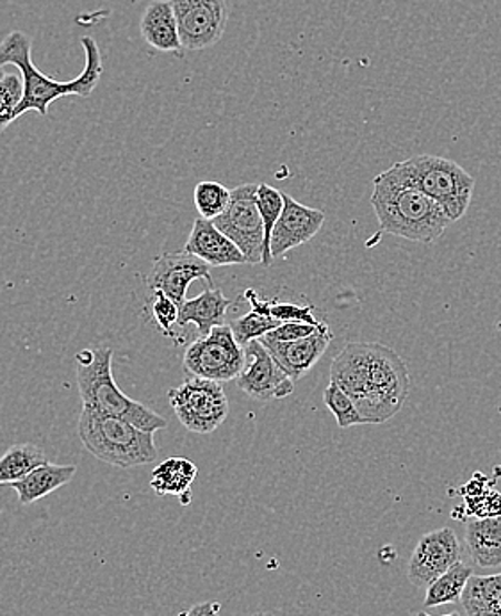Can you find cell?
I'll list each match as a JSON object with an SVG mask.
<instances>
[{"mask_svg": "<svg viewBox=\"0 0 501 616\" xmlns=\"http://www.w3.org/2000/svg\"><path fill=\"white\" fill-rule=\"evenodd\" d=\"M330 380L347 392L367 424L388 423L411 388L402 356L379 342H348L330 365Z\"/></svg>", "mask_w": 501, "mask_h": 616, "instance_id": "obj_1", "label": "cell"}, {"mask_svg": "<svg viewBox=\"0 0 501 616\" xmlns=\"http://www.w3.org/2000/svg\"><path fill=\"white\" fill-rule=\"evenodd\" d=\"M81 46L87 52V64L81 75L72 81H56L43 75L32 63L31 38L22 31H13L0 43V64H14L19 68L23 79V99L17 109V118L29 111H37L40 117H47L54 100L63 97H90L99 85L100 77L104 73L102 55L99 46L91 37L81 38Z\"/></svg>", "mask_w": 501, "mask_h": 616, "instance_id": "obj_2", "label": "cell"}, {"mask_svg": "<svg viewBox=\"0 0 501 616\" xmlns=\"http://www.w3.org/2000/svg\"><path fill=\"white\" fill-rule=\"evenodd\" d=\"M371 205L380 229L414 243H434L453 223L438 202L407 184L393 168L375 176Z\"/></svg>", "mask_w": 501, "mask_h": 616, "instance_id": "obj_3", "label": "cell"}, {"mask_svg": "<svg viewBox=\"0 0 501 616\" xmlns=\"http://www.w3.org/2000/svg\"><path fill=\"white\" fill-rule=\"evenodd\" d=\"M78 387L82 408L97 414L123 418L138 430L156 433L167 427V418L126 396L113 376V351L109 347H87L76 355Z\"/></svg>", "mask_w": 501, "mask_h": 616, "instance_id": "obj_4", "label": "cell"}, {"mask_svg": "<svg viewBox=\"0 0 501 616\" xmlns=\"http://www.w3.org/2000/svg\"><path fill=\"white\" fill-rule=\"evenodd\" d=\"M78 430L82 446L104 464L131 468L158 460L154 433L138 430L123 418L82 408Z\"/></svg>", "mask_w": 501, "mask_h": 616, "instance_id": "obj_5", "label": "cell"}, {"mask_svg": "<svg viewBox=\"0 0 501 616\" xmlns=\"http://www.w3.org/2000/svg\"><path fill=\"white\" fill-rule=\"evenodd\" d=\"M391 168L407 184L438 202L453 223L470 209L474 179L452 159L421 153Z\"/></svg>", "mask_w": 501, "mask_h": 616, "instance_id": "obj_6", "label": "cell"}, {"mask_svg": "<svg viewBox=\"0 0 501 616\" xmlns=\"http://www.w3.org/2000/svg\"><path fill=\"white\" fill-rule=\"evenodd\" d=\"M247 365V353L236 341L231 324L212 329L206 337H199L186 347L184 371L194 378L211 382L238 380Z\"/></svg>", "mask_w": 501, "mask_h": 616, "instance_id": "obj_7", "label": "cell"}, {"mask_svg": "<svg viewBox=\"0 0 501 616\" xmlns=\"http://www.w3.org/2000/svg\"><path fill=\"white\" fill-rule=\"evenodd\" d=\"M168 400L186 430L199 435L217 432L229 415V400L222 383L186 378L179 387L168 391Z\"/></svg>", "mask_w": 501, "mask_h": 616, "instance_id": "obj_8", "label": "cell"}, {"mask_svg": "<svg viewBox=\"0 0 501 616\" xmlns=\"http://www.w3.org/2000/svg\"><path fill=\"white\" fill-rule=\"evenodd\" d=\"M259 184L238 185L231 191V202L222 216L214 220L220 232L240 248L247 264H262L264 225L258 205Z\"/></svg>", "mask_w": 501, "mask_h": 616, "instance_id": "obj_9", "label": "cell"}, {"mask_svg": "<svg viewBox=\"0 0 501 616\" xmlns=\"http://www.w3.org/2000/svg\"><path fill=\"white\" fill-rule=\"evenodd\" d=\"M182 49L206 50L222 40L229 22L226 0H172Z\"/></svg>", "mask_w": 501, "mask_h": 616, "instance_id": "obj_10", "label": "cell"}, {"mask_svg": "<svg viewBox=\"0 0 501 616\" xmlns=\"http://www.w3.org/2000/svg\"><path fill=\"white\" fill-rule=\"evenodd\" d=\"M462 547L452 527L421 536L412 553L407 577L415 588H429L439 576L461 562Z\"/></svg>", "mask_w": 501, "mask_h": 616, "instance_id": "obj_11", "label": "cell"}, {"mask_svg": "<svg viewBox=\"0 0 501 616\" xmlns=\"http://www.w3.org/2000/svg\"><path fill=\"white\" fill-rule=\"evenodd\" d=\"M247 365L236 380L238 387L255 401L284 400L294 392V382L285 373L270 351L261 342L252 341L244 346Z\"/></svg>", "mask_w": 501, "mask_h": 616, "instance_id": "obj_12", "label": "cell"}, {"mask_svg": "<svg viewBox=\"0 0 501 616\" xmlns=\"http://www.w3.org/2000/svg\"><path fill=\"white\" fill-rule=\"evenodd\" d=\"M209 264L200 261L199 256L188 252L164 253L154 262L150 275L147 276V285L152 291H161L168 297H172L177 305L186 302V293L194 280H206L212 284Z\"/></svg>", "mask_w": 501, "mask_h": 616, "instance_id": "obj_13", "label": "cell"}, {"mask_svg": "<svg viewBox=\"0 0 501 616\" xmlns=\"http://www.w3.org/2000/svg\"><path fill=\"white\" fill-rule=\"evenodd\" d=\"M332 339L334 335L330 332L329 324L320 323L317 332L299 341H275L264 335L259 342L270 351L277 364L290 374V378L299 382L303 374L309 373L321 356L325 355Z\"/></svg>", "mask_w": 501, "mask_h": 616, "instance_id": "obj_14", "label": "cell"}, {"mask_svg": "<svg viewBox=\"0 0 501 616\" xmlns=\"http://www.w3.org/2000/svg\"><path fill=\"white\" fill-rule=\"evenodd\" d=\"M282 196L284 209L271 235L270 250L273 259L284 255L300 244L309 243L325 223V214L320 209L305 208L291 194L282 193Z\"/></svg>", "mask_w": 501, "mask_h": 616, "instance_id": "obj_15", "label": "cell"}, {"mask_svg": "<svg viewBox=\"0 0 501 616\" xmlns=\"http://www.w3.org/2000/svg\"><path fill=\"white\" fill-rule=\"evenodd\" d=\"M184 252L199 256L200 261L211 267L247 264L240 248L217 229L214 221L200 216L194 220L190 238L186 241Z\"/></svg>", "mask_w": 501, "mask_h": 616, "instance_id": "obj_16", "label": "cell"}, {"mask_svg": "<svg viewBox=\"0 0 501 616\" xmlns=\"http://www.w3.org/2000/svg\"><path fill=\"white\" fill-rule=\"evenodd\" d=\"M141 37L152 49L159 52H179L182 50L179 26L172 0H154L141 14Z\"/></svg>", "mask_w": 501, "mask_h": 616, "instance_id": "obj_17", "label": "cell"}, {"mask_svg": "<svg viewBox=\"0 0 501 616\" xmlns=\"http://www.w3.org/2000/svg\"><path fill=\"white\" fill-rule=\"evenodd\" d=\"M232 305L231 300L226 297L222 289L212 287L206 289L200 296L193 300H186L179 309V326H188L194 324L199 330L200 337H206L211 333L212 329L222 326L226 323L227 311Z\"/></svg>", "mask_w": 501, "mask_h": 616, "instance_id": "obj_18", "label": "cell"}, {"mask_svg": "<svg viewBox=\"0 0 501 616\" xmlns=\"http://www.w3.org/2000/svg\"><path fill=\"white\" fill-rule=\"evenodd\" d=\"M465 545L471 559L480 568L501 565V515L500 517L471 518L465 524Z\"/></svg>", "mask_w": 501, "mask_h": 616, "instance_id": "obj_19", "label": "cell"}, {"mask_svg": "<svg viewBox=\"0 0 501 616\" xmlns=\"http://www.w3.org/2000/svg\"><path fill=\"white\" fill-rule=\"evenodd\" d=\"M76 473H78L76 465H54L49 462V464L34 468L29 476L11 486L19 494L20 504L28 506L72 482Z\"/></svg>", "mask_w": 501, "mask_h": 616, "instance_id": "obj_20", "label": "cell"}, {"mask_svg": "<svg viewBox=\"0 0 501 616\" xmlns=\"http://www.w3.org/2000/svg\"><path fill=\"white\" fill-rule=\"evenodd\" d=\"M199 468L186 458H168L152 471L150 486L158 495H177L182 504H190L191 485Z\"/></svg>", "mask_w": 501, "mask_h": 616, "instance_id": "obj_21", "label": "cell"}, {"mask_svg": "<svg viewBox=\"0 0 501 616\" xmlns=\"http://www.w3.org/2000/svg\"><path fill=\"white\" fill-rule=\"evenodd\" d=\"M461 603L468 616H501V574L471 577Z\"/></svg>", "mask_w": 501, "mask_h": 616, "instance_id": "obj_22", "label": "cell"}, {"mask_svg": "<svg viewBox=\"0 0 501 616\" xmlns=\"http://www.w3.org/2000/svg\"><path fill=\"white\" fill-rule=\"evenodd\" d=\"M46 464H49V460L37 444H14L0 458V485H13L29 476L34 468Z\"/></svg>", "mask_w": 501, "mask_h": 616, "instance_id": "obj_23", "label": "cell"}, {"mask_svg": "<svg viewBox=\"0 0 501 616\" xmlns=\"http://www.w3.org/2000/svg\"><path fill=\"white\" fill-rule=\"evenodd\" d=\"M473 577V567L459 562L450 570L439 576L424 594V607H438L443 604L459 603L464 594L465 586Z\"/></svg>", "mask_w": 501, "mask_h": 616, "instance_id": "obj_24", "label": "cell"}, {"mask_svg": "<svg viewBox=\"0 0 501 616\" xmlns=\"http://www.w3.org/2000/svg\"><path fill=\"white\" fill-rule=\"evenodd\" d=\"M258 205L261 212L262 225H264V248H262V266L270 267L273 264L271 256V235L275 230L282 209H284V196L282 191L275 190L268 184H259Z\"/></svg>", "mask_w": 501, "mask_h": 616, "instance_id": "obj_25", "label": "cell"}, {"mask_svg": "<svg viewBox=\"0 0 501 616\" xmlns=\"http://www.w3.org/2000/svg\"><path fill=\"white\" fill-rule=\"evenodd\" d=\"M194 208L199 211L200 218L214 221L222 216L231 202V191L226 185L217 181H202L194 188Z\"/></svg>", "mask_w": 501, "mask_h": 616, "instance_id": "obj_26", "label": "cell"}, {"mask_svg": "<svg viewBox=\"0 0 501 616\" xmlns=\"http://www.w3.org/2000/svg\"><path fill=\"white\" fill-rule=\"evenodd\" d=\"M323 403L330 410V414L334 415L338 421V426L341 430L347 427L361 426L367 424V421L359 414L355 403L350 400L347 392L339 387L338 383L330 380L329 387L323 392Z\"/></svg>", "mask_w": 501, "mask_h": 616, "instance_id": "obj_27", "label": "cell"}, {"mask_svg": "<svg viewBox=\"0 0 501 616\" xmlns=\"http://www.w3.org/2000/svg\"><path fill=\"white\" fill-rule=\"evenodd\" d=\"M279 321L273 320L270 315H262L259 312L250 311L249 314L241 315L238 320L232 321L231 329L234 333L236 341L241 346H247L249 342L259 341L268 333L279 329Z\"/></svg>", "mask_w": 501, "mask_h": 616, "instance_id": "obj_28", "label": "cell"}, {"mask_svg": "<svg viewBox=\"0 0 501 616\" xmlns=\"http://www.w3.org/2000/svg\"><path fill=\"white\" fill-rule=\"evenodd\" d=\"M23 99V79L17 73H6L0 81V134L17 120V109Z\"/></svg>", "mask_w": 501, "mask_h": 616, "instance_id": "obj_29", "label": "cell"}, {"mask_svg": "<svg viewBox=\"0 0 501 616\" xmlns=\"http://www.w3.org/2000/svg\"><path fill=\"white\" fill-rule=\"evenodd\" d=\"M179 309H181V306L177 305L172 297H168L167 294L161 293V291H152V305H150V311H152L154 323L158 324V329L163 332L164 337L176 339V341L177 333L173 332V324H177V320H179Z\"/></svg>", "mask_w": 501, "mask_h": 616, "instance_id": "obj_30", "label": "cell"}, {"mask_svg": "<svg viewBox=\"0 0 501 616\" xmlns=\"http://www.w3.org/2000/svg\"><path fill=\"white\" fill-rule=\"evenodd\" d=\"M465 508H470V515L474 518L500 517L501 515V494L500 492H482L477 494L465 492Z\"/></svg>", "mask_w": 501, "mask_h": 616, "instance_id": "obj_31", "label": "cell"}, {"mask_svg": "<svg viewBox=\"0 0 501 616\" xmlns=\"http://www.w3.org/2000/svg\"><path fill=\"white\" fill-rule=\"evenodd\" d=\"M270 315L279 323H291V321H300V323L318 324L320 321L312 315L311 305H294V303L279 302L277 297L270 300Z\"/></svg>", "mask_w": 501, "mask_h": 616, "instance_id": "obj_32", "label": "cell"}, {"mask_svg": "<svg viewBox=\"0 0 501 616\" xmlns=\"http://www.w3.org/2000/svg\"><path fill=\"white\" fill-rule=\"evenodd\" d=\"M318 324L300 323V321H291V323L280 324L279 329L268 333V337L275 341H299V339L309 337L317 332Z\"/></svg>", "mask_w": 501, "mask_h": 616, "instance_id": "obj_33", "label": "cell"}, {"mask_svg": "<svg viewBox=\"0 0 501 616\" xmlns=\"http://www.w3.org/2000/svg\"><path fill=\"white\" fill-rule=\"evenodd\" d=\"M181 616H220V604L218 603H200L194 604L188 612L181 613Z\"/></svg>", "mask_w": 501, "mask_h": 616, "instance_id": "obj_34", "label": "cell"}, {"mask_svg": "<svg viewBox=\"0 0 501 616\" xmlns=\"http://www.w3.org/2000/svg\"><path fill=\"white\" fill-rule=\"evenodd\" d=\"M415 616H432V615H429V613L420 612ZM443 616H461V615H459V613H450V615H443Z\"/></svg>", "mask_w": 501, "mask_h": 616, "instance_id": "obj_35", "label": "cell"}, {"mask_svg": "<svg viewBox=\"0 0 501 616\" xmlns=\"http://www.w3.org/2000/svg\"><path fill=\"white\" fill-rule=\"evenodd\" d=\"M4 77H6L4 67H2V64H0V81H2V79H4Z\"/></svg>", "mask_w": 501, "mask_h": 616, "instance_id": "obj_36", "label": "cell"}, {"mask_svg": "<svg viewBox=\"0 0 501 616\" xmlns=\"http://www.w3.org/2000/svg\"><path fill=\"white\" fill-rule=\"evenodd\" d=\"M253 616H275V615H271V613H268V612H261V613H258V615H253Z\"/></svg>", "mask_w": 501, "mask_h": 616, "instance_id": "obj_37", "label": "cell"}]
</instances>
